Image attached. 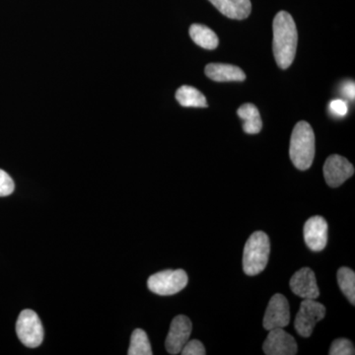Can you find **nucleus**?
I'll return each instance as SVG.
<instances>
[{"instance_id": "10", "label": "nucleus", "mask_w": 355, "mask_h": 355, "mask_svg": "<svg viewBox=\"0 0 355 355\" xmlns=\"http://www.w3.org/2000/svg\"><path fill=\"white\" fill-rule=\"evenodd\" d=\"M266 355H294L297 354L295 338L284 328L272 329L263 345Z\"/></svg>"}, {"instance_id": "5", "label": "nucleus", "mask_w": 355, "mask_h": 355, "mask_svg": "<svg viewBox=\"0 0 355 355\" xmlns=\"http://www.w3.org/2000/svg\"><path fill=\"white\" fill-rule=\"evenodd\" d=\"M16 334L25 347H38L43 343L44 329L36 312L26 309L20 313L16 322Z\"/></svg>"}, {"instance_id": "18", "label": "nucleus", "mask_w": 355, "mask_h": 355, "mask_svg": "<svg viewBox=\"0 0 355 355\" xmlns=\"http://www.w3.org/2000/svg\"><path fill=\"white\" fill-rule=\"evenodd\" d=\"M128 355H153L150 342H149L147 334L141 329H137L133 331L130 338V349Z\"/></svg>"}, {"instance_id": "11", "label": "nucleus", "mask_w": 355, "mask_h": 355, "mask_svg": "<svg viewBox=\"0 0 355 355\" xmlns=\"http://www.w3.org/2000/svg\"><path fill=\"white\" fill-rule=\"evenodd\" d=\"M328 222L322 216L310 217L306 221L304 229V240L306 245L312 251H323L328 243Z\"/></svg>"}, {"instance_id": "15", "label": "nucleus", "mask_w": 355, "mask_h": 355, "mask_svg": "<svg viewBox=\"0 0 355 355\" xmlns=\"http://www.w3.org/2000/svg\"><path fill=\"white\" fill-rule=\"evenodd\" d=\"M238 116L244 121L243 130L249 135H257L263 128V121H261L260 112L258 108L251 103L242 105L237 111Z\"/></svg>"}, {"instance_id": "2", "label": "nucleus", "mask_w": 355, "mask_h": 355, "mask_svg": "<svg viewBox=\"0 0 355 355\" xmlns=\"http://www.w3.org/2000/svg\"><path fill=\"white\" fill-rule=\"evenodd\" d=\"M289 155L293 165L301 171H305L312 166L315 157V135L307 121H299L294 127Z\"/></svg>"}, {"instance_id": "21", "label": "nucleus", "mask_w": 355, "mask_h": 355, "mask_svg": "<svg viewBox=\"0 0 355 355\" xmlns=\"http://www.w3.org/2000/svg\"><path fill=\"white\" fill-rule=\"evenodd\" d=\"M15 184L12 178L3 170L0 169V197H7L13 193Z\"/></svg>"}, {"instance_id": "1", "label": "nucleus", "mask_w": 355, "mask_h": 355, "mask_svg": "<svg viewBox=\"0 0 355 355\" xmlns=\"http://www.w3.org/2000/svg\"><path fill=\"white\" fill-rule=\"evenodd\" d=\"M272 50L279 69H287L293 62L297 49V28L293 18L286 11L275 15L272 24Z\"/></svg>"}, {"instance_id": "4", "label": "nucleus", "mask_w": 355, "mask_h": 355, "mask_svg": "<svg viewBox=\"0 0 355 355\" xmlns=\"http://www.w3.org/2000/svg\"><path fill=\"white\" fill-rule=\"evenodd\" d=\"M189 279L183 270H167L151 275L147 280L149 291L161 296L174 295L183 291Z\"/></svg>"}, {"instance_id": "7", "label": "nucleus", "mask_w": 355, "mask_h": 355, "mask_svg": "<svg viewBox=\"0 0 355 355\" xmlns=\"http://www.w3.org/2000/svg\"><path fill=\"white\" fill-rule=\"evenodd\" d=\"M291 322L288 301L282 294H275L270 298L263 317V328L266 331L277 328H286Z\"/></svg>"}, {"instance_id": "14", "label": "nucleus", "mask_w": 355, "mask_h": 355, "mask_svg": "<svg viewBox=\"0 0 355 355\" xmlns=\"http://www.w3.org/2000/svg\"><path fill=\"white\" fill-rule=\"evenodd\" d=\"M205 74L211 80L217 83L244 81L246 74L240 67L232 64H209L205 67Z\"/></svg>"}, {"instance_id": "23", "label": "nucleus", "mask_w": 355, "mask_h": 355, "mask_svg": "<svg viewBox=\"0 0 355 355\" xmlns=\"http://www.w3.org/2000/svg\"><path fill=\"white\" fill-rule=\"evenodd\" d=\"M329 108H330L331 113L335 114L336 116H338V118H343V116H345V114H347V111H349L347 103L340 99L331 101Z\"/></svg>"}, {"instance_id": "20", "label": "nucleus", "mask_w": 355, "mask_h": 355, "mask_svg": "<svg viewBox=\"0 0 355 355\" xmlns=\"http://www.w3.org/2000/svg\"><path fill=\"white\" fill-rule=\"evenodd\" d=\"M354 343L347 338H338L331 343L330 355H354Z\"/></svg>"}, {"instance_id": "12", "label": "nucleus", "mask_w": 355, "mask_h": 355, "mask_svg": "<svg viewBox=\"0 0 355 355\" xmlns=\"http://www.w3.org/2000/svg\"><path fill=\"white\" fill-rule=\"evenodd\" d=\"M291 288L295 295L303 299H317L320 296L316 275L309 268H303L291 277Z\"/></svg>"}, {"instance_id": "13", "label": "nucleus", "mask_w": 355, "mask_h": 355, "mask_svg": "<svg viewBox=\"0 0 355 355\" xmlns=\"http://www.w3.org/2000/svg\"><path fill=\"white\" fill-rule=\"evenodd\" d=\"M209 2L230 19H246L252 11L251 0H209Z\"/></svg>"}, {"instance_id": "19", "label": "nucleus", "mask_w": 355, "mask_h": 355, "mask_svg": "<svg viewBox=\"0 0 355 355\" xmlns=\"http://www.w3.org/2000/svg\"><path fill=\"white\" fill-rule=\"evenodd\" d=\"M338 282L340 291L352 305L355 303V273L352 268H340L338 272Z\"/></svg>"}, {"instance_id": "22", "label": "nucleus", "mask_w": 355, "mask_h": 355, "mask_svg": "<svg viewBox=\"0 0 355 355\" xmlns=\"http://www.w3.org/2000/svg\"><path fill=\"white\" fill-rule=\"evenodd\" d=\"M181 354L183 355H205L207 352L200 340H193L187 342L183 349L181 350Z\"/></svg>"}, {"instance_id": "3", "label": "nucleus", "mask_w": 355, "mask_h": 355, "mask_svg": "<svg viewBox=\"0 0 355 355\" xmlns=\"http://www.w3.org/2000/svg\"><path fill=\"white\" fill-rule=\"evenodd\" d=\"M270 238L263 231L250 236L243 254V270L248 275H259L265 270L270 258Z\"/></svg>"}, {"instance_id": "16", "label": "nucleus", "mask_w": 355, "mask_h": 355, "mask_svg": "<svg viewBox=\"0 0 355 355\" xmlns=\"http://www.w3.org/2000/svg\"><path fill=\"white\" fill-rule=\"evenodd\" d=\"M190 36L198 46H202L205 50H216L219 44V39L216 32L212 31L207 26L202 24L191 25Z\"/></svg>"}, {"instance_id": "8", "label": "nucleus", "mask_w": 355, "mask_h": 355, "mask_svg": "<svg viewBox=\"0 0 355 355\" xmlns=\"http://www.w3.org/2000/svg\"><path fill=\"white\" fill-rule=\"evenodd\" d=\"M193 324L190 318L179 315L173 320L169 333L166 338L165 347L170 354H181L184 345L190 340Z\"/></svg>"}, {"instance_id": "24", "label": "nucleus", "mask_w": 355, "mask_h": 355, "mask_svg": "<svg viewBox=\"0 0 355 355\" xmlns=\"http://www.w3.org/2000/svg\"><path fill=\"white\" fill-rule=\"evenodd\" d=\"M343 93L345 97L350 100H354L355 87L354 83H347L343 85Z\"/></svg>"}, {"instance_id": "9", "label": "nucleus", "mask_w": 355, "mask_h": 355, "mask_svg": "<svg viewBox=\"0 0 355 355\" xmlns=\"http://www.w3.org/2000/svg\"><path fill=\"white\" fill-rule=\"evenodd\" d=\"M354 165L347 158L338 154L331 155L324 162V180L331 188H338L350 177L354 176Z\"/></svg>"}, {"instance_id": "6", "label": "nucleus", "mask_w": 355, "mask_h": 355, "mask_svg": "<svg viewBox=\"0 0 355 355\" xmlns=\"http://www.w3.org/2000/svg\"><path fill=\"white\" fill-rule=\"evenodd\" d=\"M326 307L314 299H304L301 303L300 309L296 315L294 327L299 335L309 338L317 323L324 319Z\"/></svg>"}, {"instance_id": "17", "label": "nucleus", "mask_w": 355, "mask_h": 355, "mask_svg": "<svg viewBox=\"0 0 355 355\" xmlns=\"http://www.w3.org/2000/svg\"><path fill=\"white\" fill-rule=\"evenodd\" d=\"M177 101L183 107L193 108H207V98L197 88L184 85L178 89L176 92Z\"/></svg>"}]
</instances>
